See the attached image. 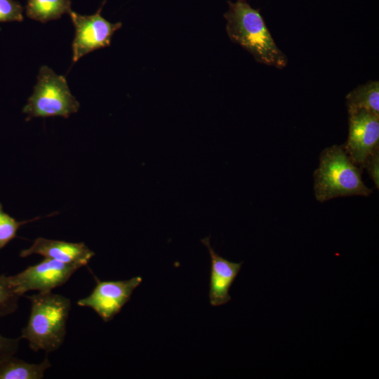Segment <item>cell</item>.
Instances as JSON below:
<instances>
[{"label":"cell","instance_id":"6da1fadb","mask_svg":"<svg viewBox=\"0 0 379 379\" xmlns=\"http://www.w3.org/2000/svg\"><path fill=\"white\" fill-rule=\"evenodd\" d=\"M228 6L224 18L230 40L246 49L258 62L285 67L288 59L277 46L260 10L252 8L246 0L229 1Z\"/></svg>","mask_w":379,"mask_h":379},{"label":"cell","instance_id":"7a4b0ae2","mask_svg":"<svg viewBox=\"0 0 379 379\" xmlns=\"http://www.w3.org/2000/svg\"><path fill=\"white\" fill-rule=\"evenodd\" d=\"M26 297L30 301V314L21 339L27 340L34 352L43 350L48 354L57 350L66 335L70 300L52 291Z\"/></svg>","mask_w":379,"mask_h":379},{"label":"cell","instance_id":"3957f363","mask_svg":"<svg viewBox=\"0 0 379 379\" xmlns=\"http://www.w3.org/2000/svg\"><path fill=\"white\" fill-rule=\"evenodd\" d=\"M314 178V195L320 202L338 197H366L372 192L361 179V171L342 145H333L322 151Z\"/></svg>","mask_w":379,"mask_h":379},{"label":"cell","instance_id":"277c9868","mask_svg":"<svg viewBox=\"0 0 379 379\" xmlns=\"http://www.w3.org/2000/svg\"><path fill=\"white\" fill-rule=\"evenodd\" d=\"M79 102L72 94L66 79L48 67L42 66L32 95L22 112L29 118L62 117L68 118L78 112Z\"/></svg>","mask_w":379,"mask_h":379},{"label":"cell","instance_id":"5b68a950","mask_svg":"<svg viewBox=\"0 0 379 379\" xmlns=\"http://www.w3.org/2000/svg\"><path fill=\"white\" fill-rule=\"evenodd\" d=\"M79 264L64 263L46 258L27 267L20 273L8 276L14 291L21 297L26 292L47 293L65 284L79 268Z\"/></svg>","mask_w":379,"mask_h":379},{"label":"cell","instance_id":"8992f818","mask_svg":"<svg viewBox=\"0 0 379 379\" xmlns=\"http://www.w3.org/2000/svg\"><path fill=\"white\" fill-rule=\"evenodd\" d=\"M104 4L96 13L90 15L69 12L75 28L72 45L74 62L95 50L109 46L113 34L121 27V22L112 23L101 15Z\"/></svg>","mask_w":379,"mask_h":379},{"label":"cell","instance_id":"52a82bcc","mask_svg":"<svg viewBox=\"0 0 379 379\" xmlns=\"http://www.w3.org/2000/svg\"><path fill=\"white\" fill-rule=\"evenodd\" d=\"M96 285L88 296L77 305L93 310L105 321H111L129 301L134 290L142 283L140 277L126 280L101 281L95 277Z\"/></svg>","mask_w":379,"mask_h":379},{"label":"cell","instance_id":"ba28073f","mask_svg":"<svg viewBox=\"0 0 379 379\" xmlns=\"http://www.w3.org/2000/svg\"><path fill=\"white\" fill-rule=\"evenodd\" d=\"M348 114L349 134L343 147L351 160L363 166L367 157L378 149L379 114L366 109Z\"/></svg>","mask_w":379,"mask_h":379},{"label":"cell","instance_id":"9c48e42d","mask_svg":"<svg viewBox=\"0 0 379 379\" xmlns=\"http://www.w3.org/2000/svg\"><path fill=\"white\" fill-rule=\"evenodd\" d=\"M211 257L209 301L212 306L225 305L231 300L230 289L239 274L243 262H231L218 254L211 246L210 237L201 240Z\"/></svg>","mask_w":379,"mask_h":379},{"label":"cell","instance_id":"30bf717a","mask_svg":"<svg viewBox=\"0 0 379 379\" xmlns=\"http://www.w3.org/2000/svg\"><path fill=\"white\" fill-rule=\"evenodd\" d=\"M33 254L81 266L86 265L95 255V253L83 242L72 243L44 237L36 238L30 247L20 251V256L26 258Z\"/></svg>","mask_w":379,"mask_h":379},{"label":"cell","instance_id":"8fae6325","mask_svg":"<svg viewBox=\"0 0 379 379\" xmlns=\"http://www.w3.org/2000/svg\"><path fill=\"white\" fill-rule=\"evenodd\" d=\"M51 366L48 358L30 364L12 356L0 362V379H41Z\"/></svg>","mask_w":379,"mask_h":379},{"label":"cell","instance_id":"7c38bea8","mask_svg":"<svg viewBox=\"0 0 379 379\" xmlns=\"http://www.w3.org/2000/svg\"><path fill=\"white\" fill-rule=\"evenodd\" d=\"M71 11V0H28L25 8L28 18L41 22L59 19Z\"/></svg>","mask_w":379,"mask_h":379},{"label":"cell","instance_id":"4fadbf2b","mask_svg":"<svg viewBox=\"0 0 379 379\" xmlns=\"http://www.w3.org/2000/svg\"><path fill=\"white\" fill-rule=\"evenodd\" d=\"M347 111L366 109L379 114V82L370 81L346 95Z\"/></svg>","mask_w":379,"mask_h":379},{"label":"cell","instance_id":"5bb4252c","mask_svg":"<svg viewBox=\"0 0 379 379\" xmlns=\"http://www.w3.org/2000/svg\"><path fill=\"white\" fill-rule=\"evenodd\" d=\"M20 298L12 287L8 276L0 275V318L17 310Z\"/></svg>","mask_w":379,"mask_h":379},{"label":"cell","instance_id":"9a60e30c","mask_svg":"<svg viewBox=\"0 0 379 379\" xmlns=\"http://www.w3.org/2000/svg\"><path fill=\"white\" fill-rule=\"evenodd\" d=\"M39 219L17 221L14 218L4 211L2 204L0 203V251L12 239L16 237L17 232L21 225Z\"/></svg>","mask_w":379,"mask_h":379},{"label":"cell","instance_id":"2e32d148","mask_svg":"<svg viewBox=\"0 0 379 379\" xmlns=\"http://www.w3.org/2000/svg\"><path fill=\"white\" fill-rule=\"evenodd\" d=\"M23 8L13 0H0V22H21L23 20Z\"/></svg>","mask_w":379,"mask_h":379},{"label":"cell","instance_id":"e0dca14e","mask_svg":"<svg viewBox=\"0 0 379 379\" xmlns=\"http://www.w3.org/2000/svg\"><path fill=\"white\" fill-rule=\"evenodd\" d=\"M21 338H11L0 335V362L14 356L19 347Z\"/></svg>","mask_w":379,"mask_h":379},{"label":"cell","instance_id":"ac0fdd59","mask_svg":"<svg viewBox=\"0 0 379 379\" xmlns=\"http://www.w3.org/2000/svg\"><path fill=\"white\" fill-rule=\"evenodd\" d=\"M363 166L367 171L375 183L377 189L379 187V150L377 149L369 155L366 159Z\"/></svg>","mask_w":379,"mask_h":379}]
</instances>
